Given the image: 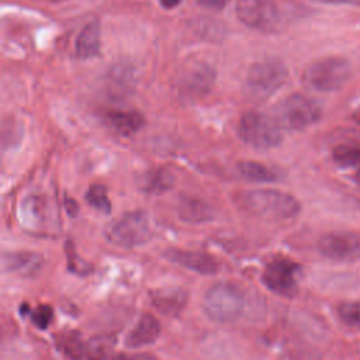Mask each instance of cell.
<instances>
[{"label": "cell", "mask_w": 360, "mask_h": 360, "mask_svg": "<svg viewBox=\"0 0 360 360\" xmlns=\"http://www.w3.org/2000/svg\"><path fill=\"white\" fill-rule=\"evenodd\" d=\"M352 76V65L342 56H326L311 62L302 73L304 84L321 93L342 89Z\"/></svg>", "instance_id": "cell-1"}, {"label": "cell", "mask_w": 360, "mask_h": 360, "mask_svg": "<svg viewBox=\"0 0 360 360\" xmlns=\"http://www.w3.org/2000/svg\"><path fill=\"white\" fill-rule=\"evenodd\" d=\"M245 208L256 217L283 221L294 218L300 212V202L287 193L273 188H259L243 195Z\"/></svg>", "instance_id": "cell-2"}, {"label": "cell", "mask_w": 360, "mask_h": 360, "mask_svg": "<svg viewBox=\"0 0 360 360\" xmlns=\"http://www.w3.org/2000/svg\"><path fill=\"white\" fill-rule=\"evenodd\" d=\"M202 308L208 318L215 322H232L243 312L245 294L238 285L221 281L208 288L202 300Z\"/></svg>", "instance_id": "cell-3"}, {"label": "cell", "mask_w": 360, "mask_h": 360, "mask_svg": "<svg viewBox=\"0 0 360 360\" xmlns=\"http://www.w3.org/2000/svg\"><path fill=\"white\" fill-rule=\"evenodd\" d=\"M287 77L288 72L283 62L276 59L256 62L248 70L245 93L253 100H266L284 86Z\"/></svg>", "instance_id": "cell-4"}, {"label": "cell", "mask_w": 360, "mask_h": 360, "mask_svg": "<svg viewBox=\"0 0 360 360\" xmlns=\"http://www.w3.org/2000/svg\"><path fill=\"white\" fill-rule=\"evenodd\" d=\"M104 233L107 240L115 246L135 248L146 243L153 231L149 217L143 211H134L108 224Z\"/></svg>", "instance_id": "cell-5"}, {"label": "cell", "mask_w": 360, "mask_h": 360, "mask_svg": "<svg viewBox=\"0 0 360 360\" xmlns=\"http://www.w3.org/2000/svg\"><path fill=\"white\" fill-rule=\"evenodd\" d=\"M238 134L245 143L262 150L277 146L283 139L281 127L276 118L256 111L242 115Z\"/></svg>", "instance_id": "cell-6"}, {"label": "cell", "mask_w": 360, "mask_h": 360, "mask_svg": "<svg viewBox=\"0 0 360 360\" xmlns=\"http://www.w3.org/2000/svg\"><path fill=\"white\" fill-rule=\"evenodd\" d=\"M274 114L276 121L281 128L301 131L311 127L321 118V107L311 97L291 94L277 104Z\"/></svg>", "instance_id": "cell-7"}, {"label": "cell", "mask_w": 360, "mask_h": 360, "mask_svg": "<svg viewBox=\"0 0 360 360\" xmlns=\"http://www.w3.org/2000/svg\"><path fill=\"white\" fill-rule=\"evenodd\" d=\"M236 15L242 24L259 31H271L280 22V11L271 0H238Z\"/></svg>", "instance_id": "cell-8"}, {"label": "cell", "mask_w": 360, "mask_h": 360, "mask_svg": "<svg viewBox=\"0 0 360 360\" xmlns=\"http://www.w3.org/2000/svg\"><path fill=\"white\" fill-rule=\"evenodd\" d=\"M298 264L287 257H277L270 260L262 274L264 285L273 292L290 297L297 291Z\"/></svg>", "instance_id": "cell-9"}, {"label": "cell", "mask_w": 360, "mask_h": 360, "mask_svg": "<svg viewBox=\"0 0 360 360\" xmlns=\"http://www.w3.org/2000/svg\"><path fill=\"white\" fill-rule=\"evenodd\" d=\"M318 250L333 262L360 260V235L353 232L326 233L319 239Z\"/></svg>", "instance_id": "cell-10"}, {"label": "cell", "mask_w": 360, "mask_h": 360, "mask_svg": "<svg viewBox=\"0 0 360 360\" xmlns=\"http://www.w3.org/2000/svg\"><path fill=\"white\" fill-rule=\"evenodd\" d=\"M166 257L180 264L188 270L197 271L200 274H214L218 271V262L214 256L205 252H194V250H180V249H170L166 252Z\"/></svg>", "instance_id": "cell-11"}, {"label": "cell", "mask_w": 360, "mask_h": 360, "mask_svg": "<svg viewBox=\"0 0 360 360\" xmlns=\"http://www.w3.org/2000/svg\"><path fill=\"white\" fill-rule=\"evenodd\" d=\"M214 79H215V73L208 65L205 63L191 65L181 75L180 89L184 90V93L191 96H202L212 87Z\"/></svg>", "instance_id": "cell-12"}, {"label": "cell", "mask_w": 360, "mask_h": 360, "mask_svg": "<svg viewBox=\"0 0 360 360\" xmlns=\"http://www.w3.org/2000/svg\"><path fill=\"white\" fill-rule=\"evenodd\" d=\"M159 335H160L159 321L150 314H143L127 335L125 345L131 349L143 347L153 343L159 338Z\"/></svg>", "instance_id": "cell-13"}, {"label": "cell", "mask_w": 360, "mask_h": 360, "mask_svg": "<svg viewBox=\"0 0 360 360\" xmlns=\"http://www.w3.org/2000/svg\"><path fill=\"white\" fill-rule=\"evenodd\" d=\"M100 25L97 21H91L80 31L77 39L75 52L79 59H90L98 55L100 52Z\"/></svg>", "instance_id": "cell-14"}, {"label": "cell", "mask_w": 360, "mask_h": 360, "mask_svg": "<svg viewBox=\"0 0 360 360\" xmlns=\"http://www.w3.org/2000/svg\"><path fill=\"white\" fill-rule=\"evenodd\" d=\"M107 121L115 132L125 136L138 132L145 124L143 115L139 114L138 111H121V110L108 112Z\"/></svg>", "instance_id": "cell-15"}, {"label": "cell", "mask_w": 360, "mask_h": 360, "mask_svg": "<svg viewBox=\"0 0 360 360\" xmlns=\"http://www.w3.org/2000/svg\"><path fill=\"white\" fill-rule=\"evenodd\" d=\"M179 217L183 221L198 224L212 219L214 212L212 208L204 201L197 198H186L179 204Z\"/></svg>", "instance_id": "cell-16"}, {"label": "cell", "mask_w": 360, "mask_h": 360, "mask_svg": "<svg viewBox=\"0 0 360 360\" xmlns=\"http://www.w3.org/2000/svg\"><path fill=\"white\" fill-rule=\"evenodd\" d=\"M153 305L163 314H177L186 304V294L181 290H159L152 295Z\"/></svg>", "instance_id": "cell-17"}, {"label": "cell", "mask_w": 360, "mask_h": 360, "mask_svg": "<svg viewBox=\"0 0 360 360\" xmlns=\"http://www.w3.org/2000/svg\"><path fill=\"white\" fill-rule=\"evenodd\" d=\"M173 183H174L173 174L169 170L159 167L145 173L143 180L141 181V187L143 191L149 194H162L169 188H172Z\"/></svg>", "instance_id": "cell-18"}, {"label": "cell", "mask_w": 360, "mask_h": 360, "mask_svg": "<svg viewBox=\"0 0 360 360\" xmlns=\"http://www.w3.org/2000/svg\"><path fill=\"white\" fill-rule=\"evenodd\" d=\"M238 170L242 174V177L250 180V181H256V183H270V181H276L278 179L277 173L273 169H270L269 166H266L260 162H255V160L239 162Z\"/></svg>", "instance_id": "cell-19"}, {"label": "cell", "mask_w": 360, "mask_h": 360, "mask_svg": "<svg viewBox=\"0 0 360 360\" xmlns=\"http://www.w3.org/2000/svg\"><path fill=\"white\" fill-rule=\"evenodd\" d=\"M7 263V267L11 271H20V273H30L32 274L37 271L41 266V257L35 253L28 252H20V253H11L8 257L4 259Z\"/></svg>", "instance_id": "cell-20"}, {"label": "cell", "mask_w": 360, "mask_h": 360, "mask_svg": "<svg viewBox=\"0 0 360 360\" xmlns=\"http://www.w3.org/2000/svg\"><path fill=\"white\" fill-rule=\"evenodd\" d=\"M333 160L343 167L360 166V142H346L333 148Z\"/></svg>", "instance_id": "cell-21"}, {"label": "cell", "mask_w": 360, "mask_h": 360, "mask_svg": "<svg viewBox=\"0 0 360 360\" xmlns=\"http://www.w3.org/2000/svg\"><path fill=\"white\" fill-rule=\"evenodd\" d=\"M59 345H60V349L65 352V354L72 360H80L86 356L87 346L80 340L77 335L72 332H68L63 336H60Z\"/></svg>", "instance_id": "cell-22"}, {"label": "cell", "mask_w": 360, "mask_h": 360, "mask_svg": "<svg viewBox=\"0 0 360 360\" xmlns=\"http://www.w3.org/2000/svg\"><path fill=\"white\" fill-rule=\"evenodd\" d=\"M86 201L93 208H96L97 211H101L104 214H108L111 211V202L107 195V190L101 184H94L87 190Z\"/></svg>", "instance_id": "cell-23"}, {"label": "cell", "mask_w": 360, "mask_h": 360, "mask_svg": "<svg viewBox=\"0 0 360 360\" xmlns=\"http://www.w3.org/2000/svg\"><path fill=\"white\" fill-rule=\"evenodd\" d=\"M338 315L347 326L360 329V300L340 304L338 308Z\"/></svg>", "instance_id": "cell-24"}, {"label": "cell", "mask_w": 360, "mask_h": 360, "mask_svg": "<svg viewBox=\"0 0 360 360\" xmlns=\"http://www.w3.org/2000/svg\"><path fill=\"white\" fill-rule=\"evenodd\" d=\"M52 318H53V312H52L51 307H48V305H41V307H38V308L34 311V314H32V321H34V323H35L38 328H41V329L48 328V325L52 322Z\"/></svg>", "instance_id": "cell-25"}, {"label": "cell", "mask_w": 360, "mask_h": 360, "mask_svg": "<svg viewBox=\"0 0 360 360\" xmlns=\"http://www.w3.org/2000/svg\"><path fill=\"white\" fill-rule=\"evenodd\" d=\"M111 360H158L150 353H129V354H115Z\"/></svg>", "instance_id": "cell-26"}, {"label": "cell", "mask_w": 360, "mask_h": 360, "mask_svg": "<svg viewBox=\"0 0 360 360\" xmlns=\"http://www.w3.org/2000/svg\"><path fill=\"white\" fill-rule=\"evenodd\" d=\"M197 1L204 8L218 11V10H222L231 0H197Z\"/></svg>", "instance_id": "cell-27"}, {"label": "cell", "mask_w": 360, "mask_h": 360, "mask_svg": "<svg viewBox=\"0 0 360 360\" xmlns=\"http://www.w3.org/2000/svg\"><path fill=\"white\" fill-rule=\"evenodd\" d=\"M316 1L329 3V4H350V6L360 4V0H316Z\"/></svg>", "instance_id": "cell-28"}, {"label": "cell", "mask_w": 360, "mask_h": 360, "mask_svg": "<svg viewBox=\"0 0 360 360\" xmlns=\"http://www.w3.org/2000/svg\"><path fill=\"white\" fill-rule=\"evenodd\" d=\"M181 0H160V4L165 7V8H174L176 6L180 4Z\"/></svg>", "instance_id": "cell-29"}, {"label": "cell", "mask_w": 360, "mask_h": 360, "mask_svg": "<svg viewBox=\"0 0 360 360\" xmlns=\"http://www.w3.org/2000/svg\"><path fill=\"white\" fill-rule=\"evenodd\" d=\"M353 120H354L357 124H360V107L353 112Z\"/></svg>", "instance_id": "cell-30"}, {"label": "cell", "mask_w": 360, "mask_h": 360, "mask_svg": "<svg viewBox=\"0 0 360 360\" xmlns=\"http://www.w3.org/2000/svg\"><path fill=\"white\" fill-rule=\"evenodd\" d=\"M49 1H63V0H49Z\"/></svg>", "instance_id": "cell-31"}, {"label": "cell", "mask_w": 360, "mask_h": 360, "mask_svg": "<svg viewBox=\"0 0 360 360\" xmlns=\"http://www.w3.org/2000/svg\"><path fill=\"white\" fill-rule=\"evenodd\" d=\"M357 181H359V184H360V176H359V180H357Z\"/></svg>", "instance_id": "cell-32"}]
</instances>
